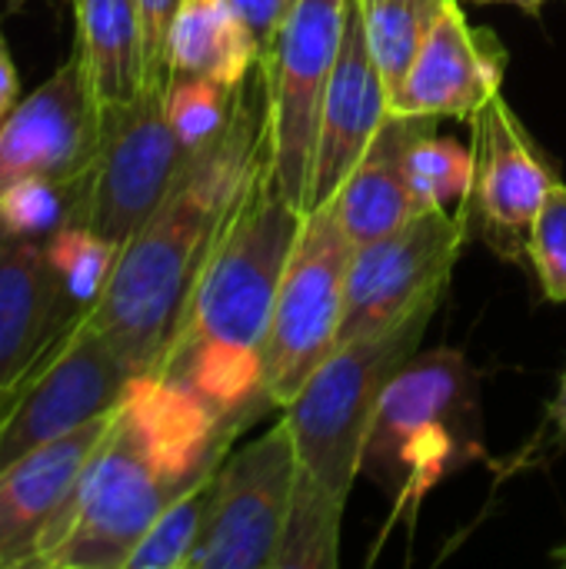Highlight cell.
I'll use <instances>...</instances> for the list:
<instances>
[{
  "instance_id": "1",
  "label": "cell",
  "mask_w": 566,
  "mask_h": 569,
  "mask_svg": "<svg viewBox=\"0 0 566 569\" xmlns=\"http://www.w3.org/2000/svg\"><path fill=\"white\" fill-rule=\"evenodd\" d=\"M304 210L287 200L267 147L237 190L197 273L180 330L153 373L187 387L220 423L244 427L264 400V343Z\"/></svg>"
},
{
  "instance_id": "2",
  "label": "cell",
  "mask_w": 566,
  "mask_h": 569,
  "mask_svg": "<svg viewBox=\"0 0 566 569\" xmlns=\"http://www.w3.org/2000/svg\"><path fill=\"white\" fill-rule=\"evenodd\" d=\"M264 147L267 87L257 73L254 83H244L227 133L187 160L160 210L117 250L87 320L133 373H153L167 357L214 237Z\"/></svg>"
},
{
  "instance_id": "3",
  "label": "cell",
  "mask_w": 566,
  "mask_h": 569,
  "mask_svg": "<svg viewBox=\"0 0 566 569\" xmlns=\"http://www.w3.org/2000/svg\"><path fill=\"white\" fill-rule=\"evenodd\" d=\"M437 303L440 297L377 333L340 343L284 407L300 467L340 500H350L354 480L360 477L377 403L394 373L420 350Z\"/></svg>"
},
{
  "instance_id": "4",
  "label": "cell",
  "mask_w": 566,
  "mask_h": 569,
  "mask_svg": "<svg viewBox=\"0 0 566 569\" xmlns=\"http://www.w3.org/2000/svg\"><path fill=\"white\" fill-rule=\"evenodd\" d=\"M193 483L177 480L130 413L117 407L83 467L70 513L37 567L123 569L167 503Z\"/></svg>"
},
{
  "instance_id": "5",
  "label": "cell",
  "mask_w": 566,
  "mask_h": 569,
  "mask_svg": "<svg viewBox=\"0 0 566 569\" xmlns=\"http://www.w3.org/2000/svg\"><path fill=\"white\" fill-rule=\"evenodd\" d=\"M477 417V373L457 350L414 353L387 383L364 447L360 473L394 500L424 493L460 453V427Z\"/></svg>"
},
{
  "instance_id": "6",
  "label": "cell",
  "mask_w": 566,
  "mask_h": 569,
  "mask_svg": "<svg viewBox=\"0 0 566 569\" xmlns=\"http://www.w3.org/2000/svg\"><path fill=\"white\" fill-rule=\"evenodd\" d=\"M354 243L330 203L304 217L297 247L287 260L264 343V397L287 407L310 373L340 347L347 270Z\"/></svg>"
},
{
  "instance_id": "7",
  "label": "cell",
  "mask_w": 566,
  "mask_h": 569,
  "mask_svg": "<svg viewBox=\"0 0 566 569\" xmlns=\"http://www.w3.org/2000/svg\"><path fill=\"white\" fill-rule=\"evenodd\" d=\"M344 17L347 0H300L277 43L260 60L267 87L270 167L287 200L297 203L304 213Z\"/></svg>"
},
{
  "instance_id": "8",
  "label": "cell",
  "mask_w": 566,
  "mask_h": 569,
  "mask_svg": "<svg viewBox=\"0 0 566 569\" xmlns=\"http://www.w3.org/2000/svg\"><path fill=\"white\" fill-rule=\"evenodd\" d=\"M163 90L167 80L147 83L137 100L100 113L83 223L113 247H123L160 210L190 160L167 120Z\"/></svg>"
},
{
  "instance_id": "9",
  "label": "cell",
  "mask_w": 566,
  "mask_h": 569,
  "mask_svg": "<svg viewBox=\"0 0 566 569\" xmlns=\"http://www.w3.org/2000/svg\"><path fill=\"white\" fill-rule=\"evenodd\" d=\"M300 457L287 420L224 457L203 533L187 569H274Z\"/></svg>"
},
{
  "instance_id": "10",
  "label": "cell",
  "mask_w": 566,
  "mask_h": 569,
  "mask_svg": "<svg viewBox=\"0 0 566 569\" xmlns=\"http://www.w3.org/2000/svg\"><path fill=\"white\" fill-rule=\"evenodd\" d=\"M137 373L120 360L107 337L83 317L23 377L0 420V470L63 433L87 427L120 407Z\"/></svg>"
},
{
  "instance_id": "11",
  "label": "cell",
  "mask_w": 566,
  "mask_h": 569,
  "mask_svg": "<svg viewBox=\"0 0 566 569\" xmlns=\"http://www.w3.org/2000/svg\"><path fill=\"white\" fill-rule=\"evenodd\" d=\"M467 237V203L450 210H427L407 227L354 250L347 270V303L340 343L377 333L420 303L437 300L450 280Z\"/></svg>"
},
{
  "instance_id": "12",
  "label": "cell",
  "mask_w": 566,
  "mask_h": 569,
  "mask_svg": "<svg viewBox=\"0 0 566 569\" xmlns=\"http://www.w3.org/2000/svg\"><path fill=\"white\" fill-rule=\"evenodd\" d=\"M100 150V107L73 50L27 100L0 120V187L23 177L73 180Z\"/></svg>"
},
{
  "instance_id": "13",
  "label": "cell",
  "mask_w": 566,
  "mask_h": 569,
  "mask_svg": "<svg viewBox=\"0 0 566 569\" xmlns=\"http://www.w3.org/2000/svg\"><path fill=\"white\" fill-rule=\"evenodd\" d=\"M113 410L63 433L0 470V567H37L60 533L77 483L97 443L110 430Z\"/></svg>"
},
{
  "instance_id": "14",
  "label": "cell",
  "mask_w": 566,
  "mask_h": 569,
  "mask_svg": "<svg viewBox=\"0 0 566 569\" xmlns=\"http://www.w3.org/2000/svg\"><path fill=\"white\" fill-rule=\"evenodd\" d=\"M507 53L487 27L467 23L457 0L444 7L430 27L404 87L390 100V113L470 120L500 93Z\"/></svg>"
},
{
  "instance_id": "15",
  "label": "cell",
  "mask_w": 566,
  "mask_h": 569,
  "mask_svg": "<svg viewBox=\"0 0 566 569\" xmlns=\"http://www.w3.org/2000/svg\"><path fill=\"white\" fill-rule=\"evenodd\" d=\"M387 117H390V93L367 50L360 0H347L340 50L320 113L307 213L327 203L340 190V183L354 173V167L360 163V157L367 153L370 140L377 137Z\"/></svg>"
},
{
  "instance_id": "16",
  "label": "cell",
  "mask_w": 566,
  "mask_h": 569,
  "mask_svg": "<svg viewBox=\"0 0 566 569\" xmlns=\"http://www.w3.org/2000/svg\"><path fill=\"white\" fill-rule=\"evenodd\" d=\"M474 183L467 207L510 243V253L527 243L530 223L544 207L557 177L530 143L510 103L497 93L474 117Z\"/></svg>"
},
{
  "instance_id": "17",
  "label": "cell",
  "mask_w": 566,
  "mask_h": 569,
  "mask_svg": "<svg viewBox=\"0 0 566 569\" xmlns=\"http://www.w3.org/2000/svg\"><path fill=\"white\" fill-rule=\"evenodd\" d=\"M73 320L47 247L0 233V400L17 397Z\"/></svg>"
},
{
  "instance_id": "18",
  "label": "cell",
  "mask_w": 566,
  "mask_h": 569,
  "mask_svg": "<svg viewBox=\"0 0 566 569\" xmlns=\"http://www.w3.org/2000/svg\"><path fill=\"white\" fill-rule=\"evenodd\" d=\"M430 120L434 117H400V113H390L380 123V130L370 140V147L360 157V163L354 167V173L327 200L354 247L380 240V237L407 227L414 217L427 213V207L417 197L414 180H410L407 150L414 143V137Z\"/></svg>"
},
{
  "instance_id": "19",
  "label": "cell",
  "mask_w": 566,
  "mask_h": 569,
  "mask_svg": "<svg viewBox=\"0 0 566 569\" xmlns=\"http://www.w3.org/2000/svg\"><path fill=\"white\" fill-rule=\"evenodd\" d=\"M77 53L100 113L123 107L147 87L140 0H73Z\"/></svg>"
},
{
  "instance_id": "20",
  "label": "cell",
  "mask_w": 566,
  "mask_h": 569,
  "mask_svg": "<svg viewBox=\"0 0 566 569\" xmlns=\"http://www.w3.org/2000/svg\"><path fill=\"white\" fill-rule=\"evenodd\" d=\"M260 67V47L230 0H180L167 33V77L190 73L244 87Z\"/></svg>"
},
{
  "instance_id": "21",
  "label": "cell",
  "mask_w": 566,
  "mask_h": 569,
  "mask_svg": "<svg viewBox=\"0 0 566 569\" xmlns=\"http://www.w3.org/2000/svg\"><path fill=\"white\" fill-rule=\"evenodd\" d=\"M344 507L347 500L300 467L274 569H337Z\"/></svg>"
},
{
  "instance_id": "22",
  "label": "cell",
  "mask_w": 566,
  "mask_h": 569,
  "mask_svg": "<svg viewBox=\"0 0 566 569\" xmlns=\"http://www.w3.org/2000/svg\"><path fill=\"white\" fill-rule=\"evenodd\" d=\"M450 0H360L367 50L390 93L404 87L430 27Z\"/></svg>"
},
{
  "instance_id": "23",
  "label": "cell",
  "mask_w": 566,
  "mask_h": 569,
  "mask_svg": "<svg viewBox=\"0 0 566 569\" xmlns=\"http://www.w3.org/2000/svg\"><path fill=\"white\" fill-rule=\"evenodd\" d=\"M87 187H90V173L73 180L23 177L0 187V233L17 240H33V237H50L73 220L83 223Z\"/></svg>"
},
{
  "instance_id": "24",
  "label": "cell",
  "mask_w": 566,
  "mask_h": 569,
  "mask_svg": "<svg viewBox=\"0 0 566 569\" xmlns=\"http://www.w3.org/2000/svg\"><path fill=\"white\" fill-rule=\"evenodd\" d=\"M240 93L244 87H224L217 80L207 77H190V73H170L167 77V90H163V107H167V120L180 140V147L187 150V157L207 150L210 143H217L237 107H240Z\"/></svg>"
},
{
  "instance_id": "25",
  "label": "cell",
  "mask_w": 566,
  "mask_h": 569,
  "mask_svg": "<svg viewBox=\"0 0 566 569\" xmlns=\"http://www.w3.org/2000/svg\"><path fill=\"white\" fill-rule=\"evenodd\" d=\"M217 470L220 467L203 473L173 503H167V510L143 533V540L137 543V550L130 553L123 569H187V560H190V553L203 533L207 513H210Z\"/></svg>"
},
{
  "instance_id": "26",
  "label": "cell",
  "mask_w": 566,
  "mask_h": 569,
  "mask_svg": "<svg viewBox=\"0 0 566 569\" xmlns=\"http://www.w3.org/2000/svg\"><path fill=\"white\" fill-rule=\"evenodd\" d=\"M117 250L120 247H113L110 240H103L93 227H87L80 220L50 233L47 257L60 280L63 300L77 317H83L100 300V293L110 280Z\"/></svg>"
},
{
  "instance_id": "27",
  "label": "cell",
  "mask_w": 566,
  "mask_h": 569,
  "mask_svg": "<svg viewBox=\"0 0 566 569\" xmlns=\"http://www.w3.org/2000/svg\"><path fill=\"white\" fill-rule=\"evenodd\" d=\"M430 120L407 150V167L417 197L427 210H447L450 203H467L474 183V150H464L450 137H437Z\"/></svg>"
},
{
  "instance_id": "28",
  "label": "cell",
  "mask_w": 566,
  "mask_h": 569,
  "mask_svg": "<svg viewBox=\"0 0 566 569\" xmlns=\"http://www.w3.org/2000/svg\"><path fill=\"white\" fill-rule=\"evenodd\" d=\"M530 263L540 277L544 293L554 303H566V183L557 180L537 210L527 237Z\"/></svg>"
},
{
  "instance_id": "29",
  "label": "cell",
  "mask_w": 566,
  "mask_h": 569,
  "mask_svg": "<svg viewBox=\"0 0 566 569\" xmlns=\"http://www.w3.org/2000/svg\"><path fill=\"white\" fill-rule=\"evenodd\" d=\"M180 0H140L143 23V57H147V83L167 80V33Z\"/></svg>"
},
{
  "instance_id": "30",
  "label": "cell",
  "mask_w": 566,
  "mask_h": 569,
  "mask_svg": "<svg viewBox=\"0 0 566 569\" xmlns=\"http://www.w3.org/2000/svg\"><path fill=\"white\" fill-rule=\"evenodd\" d=\"M234 10L240 13V20L247 23L250 37L260 47V60L270 53V47L277 43L280 30L287 27L290 13L297 10L300 0H230Z\"/></svg>"
},
{
  "instance_id": "31",
  "label": "cell",
  "mask_w": 566,
  "mask_h": 569,
  "mask_svg": "<svg viewBox=\"0 0 566 569\" xmlns=\"http://www.w3.org/2000/svg\"><path fill=\"white\" fill-rule=\"evenodd\" d=\"M13 100H17V70H13L10 50L0 30V120L13 110Z\"/></svg>"
},
{
  "instance_id": "32",
  "label": "cell",
  "mask_w": 566,
  "mask_h": 569,
  "mask_svg": "<svg viewBox=\"0 0 566 569\" xmlns=\"http://www.w3.org/2000/svg\"><path fill=\"white\" fill-rule=\"evenodd\" d=\"M550 417H554V423L560 427V433H566V370L564 377H560L557 397H554V403H550Z\"/></svg>"
},
{
  "instance_id": "33",
  "label": "cell",
  "mask_w": 566,
  "mask_h": 569,
  "mask_svg": "<svg viewBox=\"0 0 566 569\" xmlns=\"http://www.w3.org/2000/svg\"><path fill=\"white\" fill-rule=\"evenodd\" d=\"M470 3H514V7H520L524 13H540L547 0H470Z\"/></svg>"
},
{
  "instance_id": "34",
  "label": "cell",
  "mask_w": 566,
  "mask_h": 569,
  "mask_svg": "<svg viewBox=\"0 0 566 569\" xmlns=\"http://www.w3.org/2000/svg\"><path fill=\"white\" fill-rule=\"evenodd\" d=\"M10 403H13V400H0V420H3V413L10 410Z\"/></svg>"
},
{
  "instance_id": "35",
  "label": "cell",
  "mask_w": 566,
  "mask_h": 569,
  "mask_svg": "<svg viewBox=\"0 0 566 569\" xmlns=\"http://www.w3.org/2000/svg\"><path fill=\"white\" fill-rule=\"evenodd\" d=\"M557 560H560V563L566 567V547H564V550H557Z\"/></svg>"
}]
</instances>
